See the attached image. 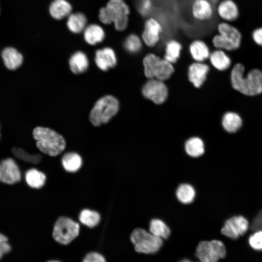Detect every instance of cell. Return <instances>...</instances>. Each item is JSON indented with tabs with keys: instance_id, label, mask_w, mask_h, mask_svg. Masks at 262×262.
<instances>
[{
	"instance_id": "5bb4252c",
	"label": "cell",
	"mask_w": 262,
	"mask_h": 262,
	"mask_svg": "<svg viewBox=\"0 0 262 262\" xmlns=\"http://www.w3.org/2000/svg\"><path fill=\"white\" fill-rule=\"evenodd\" d=\"M21 179L19 168L12 158L3 160L0 163V181L13 184L18 182Z\"/></svg>"
},
{
	"instance_id": "ab89813d",
	"label": "cell",
	"mask_w": 262,
	"mask_h": 262,
	"mask_svg": "<svg viewBox=\"0 0 262 262\" xmlns=\"http://www.w3.org/2000/svg\"><path fill=\"white\" fill-rule=\"evenodd\" d=\"M47 262H61L58 261H54V260H52V261H48Z\"/></svg>"
},
{
	"instance_id": "3957f363",
	"label": "cell",
	"mask_w": 262,
	"mask_h": 262,
	"mask_svg": "<svg viewBox=\"0 0 262 262\" xmlns=\"http://www.w3.org/2000/svg\"><path fill=\"white\" fill-rule=\"evenodd\" d=\"M217 33L212 38L213 46L217 49L235 50L241 46L242 35L240 30L230 23L222 21L216 27Z\"/></svg>"
},
{
	"instance_id": "8992f818",
	"label": "cell",
	"mask_w": 262,
	"mask_h": 262,
	"mask_svg": "<svg viewBox=\"0 0 262 262\" xmlns=\"http://www.w3.org/2000/svg\"><path fill=\"white\" fill-rule=\"evenodd\" d=\"M130 238L134 246L135 250L138 253L154 254L160 249L163 244L161 238L141 228L134 229Z\"/></svg>"
},
{
	"instance_id": "836d02e7",
	"label": "cell",
	"mask_w": 262,
	"mask_h": 262,
	"mask_svg": "<svg viewBox=\"0 0 262 262\" xmlns=\"http://www.w3.org/2000/svg\"><path fill=\"white\" fill-rule=\"evenodd\" d=\"M12 151L16 158L34 164L39 163L42 159V156L40 154L31 155L28 154L21 148L14 147Z\"/></svg>"
},
{
	"instance_id": "8fae6325",
	"label": "cell",
	"mask_w": 262,
	"mask_h": 262,
	"mask_svg": "<svg viewBox=\"0 0 262 262\" xmlns=\"http://www.w3.org/2000/svg\"><path fill=\"white\" fill-rule=\"evenodd\" d=\"M144 96L156 104H161L165 101L167 94V88L162 81L150 79L142 88Z\"/></svg>"
},
{
	"instance_id": "74e56055",
	"label": "cell",
	"mask_w": 262,
	"mask_h": 262,
	"mask_svg": "<svg viewBox=\"0 0 262 262\" xmlns=\"http://www.w3.org/2000/svg\"><path fill=\"white\" fill-rule=\"evenodd\" d=\"M251 37L255 44L262 47V27L255 29L252 32Z\"/></svg>"
},
{
	"instance_id": "4316f807",
	"label": "cell",
	"mask_w": 262,
	"mask_h": 262,
	"mask_svg": "<svg viewBox=\"0 0 262 262\" xmlns=\"http://www.w3.org/2000/svg\"><path fill=\"white\" fill-rule=\"evenodd\" d=\"M185 150L189 156L198 157L204 153V143L200 138L191 137L185 142Z\"/></svg>"
},
{
	"instance_id": "484cf974",
	"label": "cell",
	"mask_w": 262,
	"mask_h": 262,
	"mask_svg": "<svg viewBox=\"0 0 262 262\" xmlns=\"http://www.w3.org/2000/svg\"><path fill=\"white\" fill-rule=\"evenodd\" d=\"M181 43L175 39H170L165 44L164 59L172 64L179 58L182 49Z\"/></svg>"
},
{
	"instance_id": "83f0119b",
	"label": "cell",
	"mask_w": 262,
	"mask_h": 262,
	"mask_svg": "<svg viewBox=\"0 0 262 262\" xmlns=\"http://www.w3.org/2000/svg\"><path fill=\"white\" fill-rule=\"evenodd\" d=\"M62 164L65 169L70 172L78 170L82 165V159L80 156L75 152L65 154L62 158Z\"/></svg>"
},
{
	"instance_id": "7402d4cb",
	"label": "cell",
	"mask_w": 262,
	"mask_h": 262,
	"mask_svg": "<svg viewBox=\"0 0 262 262\" xmlns=\"http://www.w3.org/2000/svg\"><path fill=\"white\" fill-rule=\"evenodd\" d=\"M69 64L73 73L81 74L87 70L88 67V60L84 53L78 51L71 56Z\"/></svg>"
},
{
	"instance_id": "f546056e",
	"label": "cell",
	"mask_w": 262,
	"mask_h": 262,
	"mask_svg": "<svg viewBox=\"0 0 262 262\" xmlns=\"http://www.w3.org/2000/svg\"><path fill=\"white\" fill-rule=\"evenodd\" d=\"M196 192L194 187L187 183L180 184L176 191L178 199L183 204H189L194 199Z\"/></svg>"
},
{
	"instance_id": "d590c367",
	"label": "cell",
	"mask_w": 262,
	"mask_h": 262,
	"mask_svg": "<svg viewBox=\"0 0 262 262\" xmlns=\"http://www.w3.org/2000/svg\"><path fill=\"white\" fill-rule=\"evenodd\" d=\"M82 262H106L104 257L97 252L88 253L84 257Z\"/></svg>"
},
{
	"instance_id": "ffe728a7",
	"label": "cell",
	"mask_w": 262,
	"mask_h": 262,
	"mask_svg": "<svg viewBox=\"0 0 262 262\" xmlns=\"http://www.w3.org/2000/svg\"><path fill=\"white\" fill-rule=\"evenodd\" d=\"M72 9L70 3L66 0H54L49 5V12L53 18L60 20L68 16Z\"/></svg>"
},
{
	"instance_id": "d4e9b609",
	"label": "cell",
	"mask_w": 262,
	"mask_h": 262,
	"mask_svg": "<svg viewBox=\"0 0 262 262\" xmlns=\"http://www.w3.org/2000/svg\"><path fill=\"white\" fill-rule=\"evenodd\" d=\"M87 19L82 13L70 14L68 16L66 25L72 33H78L84 31L86 27Z\"/></svg>"
},
{
	"instance_id": "f35d334b",
	"label": "cell",
	"mask_w": 262,
	"mask_h": 262,
	"mask_svg": "<svg viewBox=\"0 0 262 262\" xmlns=\"http://www.w3.org/2000/svg\"><path fill=\"white\" fill-rule=\"evenodd\" d=\"M179 262H193L191 261L190 260L185 259L180 261Z\"/></svg>"
},
{
	"instance_id": "9a60e30c",
	"label": "cell",
	"mask_w": 262,
	"mask_h": 262,
	"mask_svg": "<svg viewBox=\"0 0 262 262\" xmlns=\"http://www.w3.org/2000/svg\"><path fill=\"white\" fill-rule=\"evenodd\" d=\"M215 11L223 21L229 23L236 20L240 16L239 7L233 0L219 1L216 5Z\"/></svg>"
},
{
	"instance_id": "603a6c76",
	"label": "cell",
	"mask_w": 262,
	"mask_h": 262,
	"mask_svg": "<svg viewBox=\"0 0 262 262\" xmlns=\"http://www.w3.org/2000/svg\"><path fill=\"white\" fill-rule=\"evenodd\" d=\"M210 60L212 65L217 69L223 71L230 66L231 60L224 50L216 49L210 53Z\"/></svg>"
},
{
	"instance_id": "1f68e13d",
	"label": "cell",
	"mask_w": 262,
	"mask_h": 262,
	"mask_svg": "<svg viewBox=\"0 0 262 262\" xmlns=\"http://www.w3.org/2000/svg\"><path fill=\"white\" fill-rule=\"evenodd\" d=\"M143 41L139 35L132 33L129 34L124 42V47L126 50L131 53H136L140 51L143 46Z\"/></svg>"
},
{
	"instance_id": "d6986e66",
	"label": "cell",
	"mask_w": 262,
	"mask_h": 262,
	"mask_svg": "<svg viewBox=\"0 0 262 262\" xmlns=\"http://www.w3.org/2000/svg\"><path fill=\"white\" fill-rule=\"evenodd\" d=\"M189 51L193 58L198 62L209 58L210 49L205 41L200 39L193 40L189 45Z\"/></svg>"
},
{
	"instance_id": "8d00e7d4",
	"label": "cell",
	"mask_w": 262,
	"mask_h": 262,
	"mask_svg": "<svg viewBox=\"0 0 262 262\" xmlns=\"http://www.w3.org/2000/svg\"><path fill=\"white\" fill-rule=\"evenodd\" d=\"M11 250V247L8 242L7 237L0 233V260L2 256L9 253Z\"/></svg>"
},
{
	"instance_id": "9c48e42d",
	"label": "cell",
	"mask_w": 262,
	"mask_h": 262,
	"mask_svg": "<svg viewBox=\"0 0 262 262\" xmlns=\"http://www.w3.org/2000/svg\"><path fill=\"white\" fill-rule=\"evenodd\" d=\"M226 250L224 244L219 240L202 241L198 244L196 256L200 262H217L225 257Z\"/></svg>"
},
{
	"instance_id": "ba28073f",
	"label": "cell",
	"mask_w": 262,
	"mask_h": 262,
	"mask_svg": "<svg viewBox=\"0 0 262 262\" xmlns=\"http://www.w3.org/2000/svg\"><path fill=\"white\" fill-rule=\"evenodd\" d=\"M79 230L78 223L68 217L61 216L54 224L52 237L59 244L67 245L78 236Z\"/></svg>"
},
{
	"instance_id": "ac0fdd59",
	"label": "cell",
	"mask_w": 262,
	"mask_h": 262,
	"mask_svg": "<svg viewBox=\"0 0 262 262\" xmlns=\"http://www.w3.org/2000/svg\"><path fill=\"white\" fill-rule=\"evenodd\" d=\"M1 56L5 66L10 70H15L19 67L23 62V56L16 49L12 47L5 48Z\"/></svg>"
},
{
	"instance_id": "6da1fadb",
	"label": "cell",
	"mask_w": 262,
	"mask_h": 262,
	"mask_svg": "<svg viewBox=\"0 0 262 262\" xmlns=\"http://www.w3.org/2000/svg\"><path fill=\"white\" fill-rule=\"evenodd\" d=\"M245 67L236 64L232 69L230 80L234 89L246 96H254L262 93V71L258 69L250 71L244 77Z\"/></svg>"
},
{
	"instance_id": "e575fe53",
	"label": "cell",
	"mask_w": 262,
	"mask_h": 262,
	"mask_svg": "<svg viewBox=\"0 0 262 262\" xmlns=\"http://www.w3.org/2000/svg\"><path fill=\"white\" fill-rule=\"evenodd\" d=\"M249 245L256 251L262 250V230H258L248 238Z\"/></svg>"
},
{
	"instance_id": "44dd1931",
	"label": "cell",
	"mask_w": 262,
	"mask_h": 262,
	"mask_svg": "<svg viewBox=\"0 0 262 262\" xmlns=\"http://www.w3.org/2000/svg\"><path fill=\"white\" fill-rule=\"evenodd\" d=\"M83 36L86 43L91 45H94L103 40L105 32L99 25L92 24L85 27Z\"/></svg>"
},
{
	"instance_id": "277c9868",
	"label": "cell",
	"mask_w": 262,
	"mask_h": 262,
	"mask_svg": "<svg viewBox=\"0 0 262 262\" xmlns=\"http://www.w3.org/2000/svg\"><path fill=\"white\" fill-rule=\"evenodd\" d=\"M119 102L114 96L106 95L99 99L91 110L89 119L95 126L108 123L117 113Z\"/></svg>"
},
{
	"instance_id": "5b68a950",
	"label": "cell",
	"mask_w": 262,
	"mask_h": 262,
	"mask_svg": "<svg viewBox=\"0 0 262 262\" xmlns=\"http://www.w3.org/2000/svg\"><path fill=\"white\" fill-rule=\"evenodd\" d=\"M143 62L145 75L149 79L163 81L169 79L174 71L171 63L153 53L146 55Z\"/></svg>"
},
{
	"instance_id": "cb8c5ba5",
	"label": "cell",
	"mask_w": 262,
	"mask_h": 262,
	"mask_svg": "<svg viewBox=\"0 0 262 262\" xmlns=\"http://www.w3.org/2000/svg\"><path fill=\"white\" fill-rule=\"evenodd\" d=\"M243 121L240 116L236 113L229 112L225 113L222 119V125L227 132L234 133L242 127Z\"/></svg>"
},
{
	"instance_id": "30bf717a",
	"label": "cell",
	"mask_w": 262,
	"mask_h": 262,
	"mask_svg": "<svg viewBox=\"0 0 262 262\" xmlns=\"http://www.w3.org/2000/svg\"><path fill=\"white\" fill-rule=\"evenodd\" d=\"M163 31V27L157 19L149 17L144 22L140 36L147 47L153 48L159 42Z\"/></svg>"
},
{
	"instance_id": "60d3db41",
	"label": "cell",
	"mask_w": 262,
	"mask_h": 262,
	"mask_svg": "<svg viewBox=\"0 0 262 262\" xmlns=\"http://www.w3.org/2000/svg\"></svg>"
},
{
	"instance_id": "4fadbf2b",
	"label": "cell",
	"mask_w": 262,
	"mask_h": 262,
	"mask_svg": "<svg viewBox=\"0 0 262 262\" xmlns=\"http://www.w3.org/2000/svg\"><path fill=\"white\" fill-rule=\"evenodd\" d=\"M215 9L210 0H194L191 6L193 18L200 22L211 20L214 15Z\"/></svg>"
},
{
	"instance_id": "e0dca14e",
	"label": "cell",
	"mask_w": 262,
	"mask_h": 262,
	"mask_svg": "<svg viewBox=\"0 0 262 262\" xmlns=\"http://www.w3.org/2000/svg\"><path fill=\"white\" fill-rule=\"evenodd\" d=\"M209 70V67L206 64L194 63L189 67V79L195 87H199L205 81Z\"/></svg>"
},
{
	"instance_id": "2e32d148",
	"label": "cell",
	"mask_w": 262,
	"mask_h": 262,
	"mask_svg": "<svg viewBox=\"0 0 262 262\" xmlns=\"http://www.w3.org/2000/svg\"><path fill=\"white\" fill-rule=\"evenodd\" d=\"M95 60L98 67L103 71L114 67L117 62L115 52L110 48H104L97 50Z\"/></svg>"
},
{
	"instance_id": "f1b7e54d",
	"label": "cell",
	"mask_w": 262,
	"mask_h": 262,
	"mask_svg": "<svg viewBox=\"0 0 262 262\" xmlns=\"http://www.w3.org/2000/svg\"><path fill=\"white\" fill-rule=\"evenodd\" d=\"M149 229L152 234L162 239L168 238L171 233L168 226L159 219H153L150 221Z\"/></svg>"
},
{
	"instance_id": "7a4b0ae2",
	"label": "cell",
	"mask_w": 262,
	"mask_h": 262,
	"mask_svg": "<svg viewBox=\"0 0 262 262\" xmlns=\"http://www.w3.org/2000/svg\"><path fill=\"white\" fill-rule=\"evenodd\" d=\"M33 134L37 148L44 154L56 156L65 148L66 143L63 137L52 129L37 127Z\"/></svg>"
},
{
	"instance_id": "d6a6232c",
	"label": "cell",
	"mask_w": 262,
	"mask_h": 262,
	"mask_svg": "<svg viewBox=\"0 0 262 262\" xmlns=\"http://www.w3.org/2000/svg\"><path fill=\"white\" fill-rule=\"evenodd\" d=\"M79 219L82 223L88 227L94 228L99 223L100 216L95 211L84 209L80 213Z\"/></svg>"
},
{
	"instance_id": "4dcf8cb0",
	"label": "cell",
	"mask_w": 262,
	"mask_h": 262,
	"mask_svg": "<svg viewBox=\"0 0 262 262\" xmlns=\"http://www.w3.org/2000/svg\"><path fill=\"white\" fill-rule=\"evenodd\" d=\"M25 179L31 187L40 188L44 185L46 177L43 173L33 168L26 172Z\"/></svg>"
},
{
	"instance_id": "52a82bcc",
	"label": "cell",
	"mask_w": 262,
	"mask_h": 262,
	"mask_svg": "<svg viewBox=\"0 0 262 262\" xmlns=\"http://www.w3.org/2000/svg\"><path fill=\"white\" fill-rule=\"evenodd\" d=\"M111 23L119 32L124 31L128 27L130 8L124 0H110L105 7Z\"/></svg>"
},
{
	"instance_id": "7c38bea8",
	"label": "cell",
	"mask_w": 262,
	"mask_h": 262,
	"mask_svg": "<svg viewBox=\"0 0 262 262\" xmlns=\"http://www.w3.org/2000/svg\"><path fill=\"white\" fill-rule=\"evenodd\" d=\"M248 226V222L246 218L240 215L235 216L225 222L221 233L230 239L235 240L246 232Z\"/></svg>"
}]
</instances>
